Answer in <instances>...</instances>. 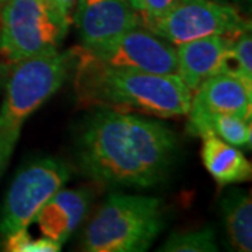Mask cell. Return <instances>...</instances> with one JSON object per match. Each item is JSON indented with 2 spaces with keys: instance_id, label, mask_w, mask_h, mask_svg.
I'll list each match as a JSON object with an SVG mask.
<instances>
[{
  "instance_id": "obj_1",
  "label": "cell",
  "mask_w": 252,
  "mask_h": 252,
  "mask_svg": "<svg viewBox=\"0 0 252 252\" xmlns=\"http://www.w3.org/2000/svg\"><path fill=\"white\" fill-rule=\"evenodd\" d=\"M175 150L177 137L167 125L108 108L86 126L79 160L98 182L149 188L165 178Z\"/></svg>"
},
{
  "instance_id": "obj_2",
  "label": "cell",
  "mask_w": 252,
  "mask_h": 252,
  "mask_svg": "<svg viewBox=\"0 0 252 252\" xmlns=\"http://www.w3.org/2000/svg\"><path fill=\"white\" fill-rule=\"evenodd\" d=\"M76 61V93L81 104L135 111L158 118L187 115L192 93L178 74L118 69L94 62L72 49Z\"/></svg>"
},
{
  "instance_id": "obj_3",
  "label": "cell",
  "mask_w": 252,
  "mask_h": 252,
  "mask_svg": "<svg viewBox=\"0 0 252 252\" xmlns=\"http://www.w3.org/2000/svg\"><path fill=\"white\" fill-rule=\"evenodd\" d=\"M73 54L49 52L16 63L0 107V172L4 171L28 118L62 87Z\"/></svg>"
},
{
  "instance_id": "obj_4",
  "label": "cell",
  "mask_w": 252,
  "mask_h": 252,
  "mask_svg": "<svg viewBox=\"0 0 252 252\" xmlns=\"http://www.w3.org/2000/svg\"><path fill=\"white\" fill-rule=\"evenodd\" d=\"M162 227L160 199L112 193L91 219L83 248L90 252L146 251Z\"/></svg>"
},
{
  "instance_id": "obj_5",
  "label": "cell",
  "mask_w": 252,
  "mask_h": 252,
  "mask_svg": "<svg viewBox=\"0 0 252 252\" xmlns=\"http://www.w3.org/2000/svg\"><path fill=\"white\" fill-rule=\"evenodd\" d=\"M66 34L48 0H7L0 11V56L13 64L58 51Z\"/></svg>"
},
{
  "instance_id": "obj_6",
  "label": "cell",
  "mask_w": 252,
  "mask_h": 252,
  "mask_svg": "<svg viewBox=\"0 0 252 252\" xmlns=\"http://www.w3.org/2000/svg\"><path fill=\"white\" fill-rule=\"evenodd\" d=\"M142 24L174 45L209 35L237 36L251 28L233 6L216 0H181L168 14Z\"/></svg>"
},
{
  "instance_id": "obj_7",
  "label": "cell",
  "mask_w": 252,
  "mask_h": 252,
  "mask_svg": "<svg viewBox=\"0 0 252 252\" xmlns=\"http://www.w3.org/2000/svg\"><path fill=\"white\" fill-rule=\"evenodd\" d=\"M70 168L58 158H39L20 170L0 212L3 237L27 228L39 209L69 181Z\"/></svg>"
},
{
  "instance_id": "obj_8",
  "label": "cell",
  "mask_w": 252,
  "mask_h": 252,
  "mask_svg": "<svg viewBox=\"0 0 252 252\" xmlns=\"http://www.w3.org/2000/svg\"><path fill=\"white\" fill-rule=\"evenodd\" d=\"M94 62L118 69H133L158 74H177L175 48L149 30L132 28L95 48H74Z\"/></svg>"
},
{
  "instance_id": "obj_9",
  "label": "cell",
  "mask_w": 252,
  "mask_h": 252,
  "mask_svg": "<svg viewBox=\"0 0 252 252\" xmlns=\"http://www.w3.org/2000/svg\"><path fill=\"white\" fill-rule=\"evenodd\" d=\"M74 23L81 46L95 48L139 27L140 17L129 0H77Z\"/></svg>"
},
{
  "instance_id": "obj_10",
  "label": "cell",
  "mask_w": 252,
  "mask_h": 252,
  "mask_svg": "<svg viewBox=\"0 0 252 252\" xmlns=\"http://www.w3.org/2000/svg\"><path fill=\"white\" fill-rule=\"evenodd\" d=\"M252 86L233 73L210 76L192 94L188 114H230L251 119Z\"/></svg>"
},
{
  "instance_id": "obj_11",
  "label": "cell",
  "mask_w": 252,
  "mask_h": 252,
  "mask_svg": "<svg viewBox=\"0 0 252 252\" xmlns=\"http://www.w3.org/2000/svg\"><path fill=\"white\" fill-rule=\"evenodd\" d=\"M234 38L209 35L178 45L175 49L177 74L192 94L210 76L224 72Z\"/></svg>"
},
{
  "instance_id": "obj_12",
  "label": "cell",
  "mask_w": 252,
  "mask_h": 252,
  "mask_svg": "<svg viewBox=\"0 0 252 252\" xmlns=\"http://www.w3.org/2000/svg\"><path fill=\"white\" fill-rule=\"evenodd\" d=\"M90 202L89 189H59L35 217L42 235L59 244L66 243L84 220Z\"/></svg>"
},
{
  "instance_id": "obj_13",
  "label": "cell",
  "mask_w": 252,
  "mask_h": 252,
  "mask_svg": "<svg viewBox=\"0 0 252 252\" xmlns=\"http://www.w3.org/2000/svg\"><path fill=\"white\" fill-rule=\"evenodd\" d=\"M202 161L220 187L244 182L251 178L252 167L244 154L213 133L202 136Z\"/></svg>"
},
{
  "instance_id": "obj_14",
  "label": "cell",
  "mask_w": 252,
  "mask_h": 252,
  "mask_svg": "<svg viewBox=\"0 0 252 252\" xmlns=\"http://www.w3.org/2000/svg\"><path fill=\"white\" fill-rule=\"evenodd\" d=\"M189 117L188 130L192 135L205 136L213 133L228 144L250 146L251 144V119L230 114H187Z\"/></svg>"
},
{
  "instance_id": "obj_15",
  "label": "cell",
  "mask_w": 252,
  "mask_h": 252,
  "mask_svg": "<svg viewBox=\"0 0 252 252\" xmlns=\"http://www.w3.org/2000/svg\"><path fill=\"white\" fill-rule=\"evenodd\" d=\"M227 234L235 250H252V202L251 195L240 189L228 192L221 202Z\"/></svg>"
},
{
  "instance_id": "obj_16",
  "label": "cell",
  "mask_w": 252,
  "mask_h": 252,
  "mask_svg": "<svg viewBox=\"0 0 252 252\" xmlns=\"http://www.w3.org/2000/svg\"><path fill=\"white\" fill-rule=\"evenodd\" d=\"M160 251L167 252H212L217 251L216 235L212 228L198 231L174 233L162 244Z\"/></svg>"
},
{
  "instance_id": "obj_17",
  "label": "cell",
  "mask_w": 252,
  "mask_h": 252,
  "mask_svg": "<svg viewBox=\"0 0 252 252\" xmlns=\"http://www.w3.org/2000/svg\"><path fill=\"white\" fill-rule=\"evenodd\" d=\"M224 72L233 73L252 86V39L251 28L235 36L225 62Z\"/></svg>"
},
{
  "instance_id": "obj_18",
  "label": "cell",
  "mask_w": 252,
  "mask_h": 252,
  "mask_svg": "<svg viewBox=\"0 0 252 252\" xmlns=\"http://www.w3.org/2000/svg\"><path fill=\"white\" fill-rule=\"evenodd\" d=\"M181 0H137L136 11L139 13L140 24L168 14Z\"/></svg>"
},
{
  "instance_id": "obj_19",
  "label": "cell",
  "mask_w": 252,
  "mask_h": 252,
  "mask_svg": "<svg viewBox=\"0 0 252 252\" xmlns=\"http://www.w3.org/2000/svg\"><path fill=\"white\" fill-rule=\"evenodd\" d=\"M77 0H48L51 9L54 10L56 17L62 23L64 28L69 30V26L72 23V10Z\"/></svg>"
},
{
  "instance_id": "obj_20",
  "label": "cell",
  "mask_w": 252,
  "mask_h": 252,
  "mask_svg": "<svg viewBox=\"0 0 252 252\" xmlns=\"http://www.w3.org/2000/svg\"><path fill=\"white\" fill-rule=\"evenodd\" d=\"M129 3H130V4L133 6V9L136 10V4H137V0H129Z\"/></svg>"
},
{
  "instance_id": "obj_21",
  "label": "cell",
  "mask_w": 252,
  "mask_h": 252,
  "mask_svg": "<svg viewBox=\"0 0 252 252\" xmlns=\"http://www.w3.org/2000/svg\"><path fill=\"white\" fill-rule=\"evenodd\" d=\"M216 1H220V3H225L227 0H216Z\"/></svg>"
}]
</instances>
